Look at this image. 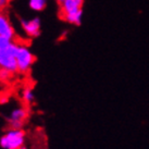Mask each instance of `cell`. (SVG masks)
I'll return each instance as SVG.
<instances>
[{
	"mask_svg": "<svg viewBox=\"0 0 149 149\" xmlns=\"http://www.w3.org/2000/svg\"><path fill=\"white\" fill-rule=\"evenodd\" d=\"M81 7L77 6V3L74 0H65L63 3L60 4V17H62L64 14H71L75 13L81 10Z\"/></svg>",
	"mask_w": 149,
	"mask_h": 149,
	"instance_id": "8992f818",
	"label": "cell"
},
{
	"mask_svg": "<svg viewBox=\"0 0 149 149\" xmlns=\"http://www.w3.org/2000/svg\"><path fill=\"white\" fill-rule=\"evenodd\" d=\"M82 15H83V10L81 9L77 12L71 13V14H64V15H62V17H61L62 20H64V21H66L68 23L79 25L81 24V21H82Z\"/></svg>",
	"mask_w": 149,
	"mask_h": 149,
	"instance_id": "ba28073f",
	"label": "cell"
},
{
	"mask_svg": "<svg viewBox=\"0 0 149 149\" xmlns=\"http://www.w3.org/2000/svg\"><path fill=\"white\" fill-rule=\"evenodd\" d=\"M22 29L29 37H37L40 35V19L34 17L32 20H22Z\"/></svg>",
	"mask_w": 149,
	"mask_h": 149,
	"instance_id": "277c9868",
	"label": "cell"
},
{
	"mask_svg": "<svg viewBox=\"0 0 149 149\" xmlns=\"http://www.w3.org/2000/svg\"><path fill=\"white\" fill-rule=\"evenodd\" d=\"M17 71L21 73L29 72L32 68L33 63L35 62V56L32 54V51L24 45H19V50L17 54Z\"/></svg>",
	"mask_w": 149,
	"mask_h": 149,
	"instance_id": "3957f363",
	"label": "cell"
},
{
	"mask_svg": "<svg viewBox=\"0 0 149 149\" xmlns=\"http://www.w3.org/2000/svg\"><path fill=\"white\" fill-rule=\"evenodd\" d=\"M17 149H27V148H26V147H25V146L23 145V146H21V147H19Z\"/></svg>",
	"mask_w": 149,
	"mask_h": 149,
	"instance_id": "2e32d148",
	"label": "cell"
},
{
	"mask_svg": "<svg viewBox=\"0 0 149 149\" xmlns=\"http://www.w3.org/2000/svg\"><path fill=\"white\" fill-rule=\"evenodd\" d=\"M1 14H2V13H1V11H0V17H1Z\"/></svg>",
	"mask_w": 149,
	"mask_h": 149,
	"instance_id": "e0dca14e",
	"label": "cell"
},
{
	"mask_svg": "<svg viewBox=\"0 0 149 149\" xmlns=\"http://www.w3.org/2000/svg\"><path fill=\"white\" fill-rule=\"evenodd\" d=\"M17 50L19 45L14 42H11L7 48L0 49V68L7 69L12 73L17 72Z\"/></svg>",
	"mask_w": 149,
	"mask_h": 149,
	"instance_id": "6da1fadb",
	"label": "cell"
},
{
	"mask_svg": "<svg viewBox=\"0 0 149 149\" xmlns=\"http://www.w3.org/2000/svg\"><path fill=\"white\" fill-rule=\"evenodd\" d=\"M29 116V112L27 110L23 107H19L13 109L12 112L10 113V116H9V121H23L26 120Z\"/></svg>",
	"mask_w": 149,
	"mask_h": 149,
	"instance_id": "52a82bcc",
	"label": "cell"
},
{
	"mask_svg": "<svg viewBox=\"0 0 149 149\" xmlns=\"http://www.w3.org/2000/svg\"><path fill=\"white\" fill-rule=\"evenodd\" d=\"M75 2H76V3H77V6H79V7H81V8H82V7H83V4H84V0H74Z\"/></svg>",
	"mask_w": 149,
	"mask_h": 149,
	"instance_id": "5bb4252c",
	"label": "cell"
},
{
	"mask_svg": "<svg viewBox=\"0 0 149 149\" xmlns=\"http://www.w3.org/2000/svg\"><path fill=\"white\" fill-rule=\"evenodd\" d=\"M25 133L23 130H9L0 138V146L3 149H17L24 145Z\"/></svg>",
	"mask_w": 149,
	"mask_h": 149,
	"instance_id": "7a4b0ae2",
	"label": "cell"
},
{
	"mask_svg": "<svg viewBox=\"0 0 149 149\" xmlns=\"http://www.w3.org/2000/svg\"><path fill=\"white\" fill-rule=\"evenodd\" d=\"M47 6V0H29V7L33 11H42Z\"/></svg>",
	"mask_w": 149,
	"mask_h": 149,
	"instance_id": "9c48e42d",
	"label": "cell"
},
{
	"mask_svg": "<svg viewBox=\"0 0 149 149\" xmlns=\"http://www.w3.org/2000/svg\"><path fill=\"white\" fill-rule=\"evenodd\" d=\"M12 72H10L9 70L7 69H3V68H0V81L1 82H6V81H8V79H11V76H12Z\"/></svg>",
	"mask_w": 149,
	"mask_h": 149,
	"instance_id": "8fae6325",
	"label": "cell"
},
{
	"mask_svg": "<svg viewBox=\"0 0 149 149\" xmlns=\"http://www.w3.org/2000/svg\"><path fill=\"white\" fill-rule=\"evenodd\" d=\"M0 36H3L12 40L15 37V32H14L12 24L8 17L4 14H1L0 17Z\"/></svg>",
	"mask_w": 149,
	"mask_h": 149,
	"instance_id": "5b68a950",
	"label": "cell"
},
{
	"mask_svg": "<svg viewBox=\"0 0 149 149\" xmlns=\"http://www.w3.org/2000/svg\"><path fill=\"white\" fill-rule=\"evenodd\" d=\"M22 99L24 101L25 104H33L34 100H35V96H34V91L32 88H24L23 91H22Z\"/></svg>",
	"mask_w": 149,
	"mask_h": 149,
	"instance_id": "30bf717a",
	"label": "cell"
},
{
	"mask_svg": "<svg viewBox=\"0 0 149 149\" xmlns=\"http://www.w3.org/2000/svg\"><path fill=\"white\" fill-rule=\"evenodd\" d=\"M64 1H65V0H57V2H58L59 4L63 3V2H64Z\"/></svg>",
	"mask_w": 149,
	"mask_h": 149,
	"instance_id": "9a60e30c",
	"label": "cell"
},
{
	"mask_svg": "<svg viewBox=\"0 0 149 149\" xmlns=\"http://www.w3.org/2000/svg\"><path fill=\"white\" fill-rule=\"evenodd\" d=\"M11 0H0V11H2L7 8Z\"/></svg>",
	"mask_w": 149,
	"mask_h": 149,
	"instance_id": "4fadbf2b",
	"label": "cell"
},
{
	"mask_svg": "<svg viewBox=\"0 0 149 149\" xmlns=\"http://www.w3.org/2000/svg\"><path fill=\"white\" fill-rule=\"evenodd\" d=\"M9 123H10V128L13 130H22L24 125L23 121H9Z\"/></svg>",
	"mask_w": 149,
	"mask_h": 149,
	"instance_id": "7c38bea8",
	"label": "cell"
}]
</instances>
